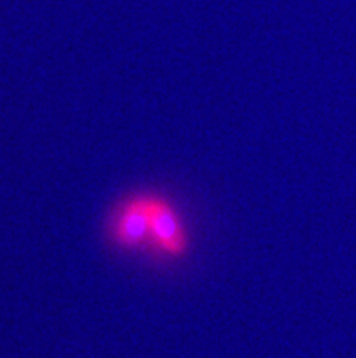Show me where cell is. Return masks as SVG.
<instances>
[{"label":"cell","instance_id":"7a4b0ae2","mask_svg":"<svg viewBox=\"0 0 356 358\" xmlns=\"http://www.w3.org/2000/svg\"><path fill=\"white\" fill-rule=\"evenodd\" d=\"M108 244L120 253H145L149 250V215L145 191L124 196L106 218Z\"/></svg>","mask_w":356,"mask_h":358},{"label":"cell","instance_id":"6da1fadb","mask_svg":"<svg viewBox=\"0 0 356 358\" xmlns=\"http://www.w3.org/2000/svg\"><path fill=\"white\" fill-rule=\"evenodd\" d=\"M149 215L148 255L158 262H180L191 250V233L175 200L160 191H145Z\"/></svg>","mask_w":356,"mask_h":358}]
</instances>
